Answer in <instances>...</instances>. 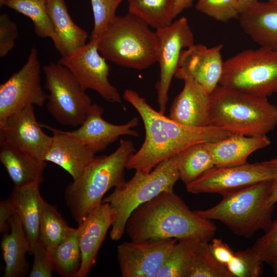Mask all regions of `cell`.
Listing matches in <instances>:
<instances>
[{"instance_id":"23","label":"cell","mask_w":277,"mask_h":277,"mask_svg":"<svg viewBox=\"0 0 277 277\" xmlns=\"http://www.w3.org/2000/svg\"><path fill=\"white\" fill-rule=\"evenodd\" d=\"M271 144L267 136H252L238 134L221 140L206 143L215 166H227L247 162L248 157Z\"/></svg>"},{"instance_id":"26","label":"cell","mask_w":277,"mask_h":277,"mask_svg":"<svg viewBox=\"0 0 277 277\" xmlns=\"http://www.w3.org/2000/svg\"><path fill=\"white\" fill-rule=\"evenodd\" d=\"M0 161L14 186L21 187L44 181L46 162L8 146H0Z\"/></svg>"},{"instance_id":"11","label":"cell","mask_w":277,"mask_h":277,"mask_svg":"<svg viewBox=\"0 0 277 277\" xmlns=\"http://www.w3.org/2000/svg\"><path fill=\"white\" fill-rule=\"evenodd\" d=\"M106 61L98 50L96 40L90 39L71 55L61 57L58 62L72 72L85 91L94 90L107 102L122 104L118 91L108 80L110 66Z\"/></svg>"},{"instance_id":"37","label":"cell","mask_w":277,"mask_h":277,"mask_svg":"<svg viewBox=\"0 0 277 277\" xmlns=\"http://www.w3.org/2000/svg\"><path fill=\"white\" fill-rule=\"evenodd\" d=\"M251 247L264 263L270 265L277 258V218Z\"/></svg>"},{"instance_id":"18","label":"cell","mask_w":277,"mask_h":277,"mask_svg":"<svg viewBox=\"0 0 277 277\" xmlns=\"http://www.w3.org/2000/svg\"><path fill=\"white\" fill-rule=\"evenodd\" d=\"M115 217V210L108 203L103 202L78 223L82 260L75 277H85L88 274L97 261L100 248Z\"/></svg>"},{"instance_id":"20","label":"cell","mask_w":277,"mask_h":277,"mask_svg":"<svg viewBox=\"0 0 277 277\" xmlns=\"http://www.w3.org/2000/svg\"><path fill=\"white\" fill-rule=\"evenodd\" d=\"M184 86L174 99L169 117L185 125L203 127L209 126L210 95L192 78H182Z\"/></svg>"},{"instance_id":"2","label":"cell","mask_w":277,"mask_h":277,"mask_svg":"<svg viewBox=\"0 0 277 277\" xmlns=\"http://www.w3.org/2000/svg\"><path fill=\"white\" fill-rule=\"evenodd\" d=\"M216 231L211 220L191 210L172 190L137 207L127 221L125 232L133 241L192 239L209 242Z\"/></svg>"},{"instance_id":"42","label":"cell","mask_w":277,"mask_h":277,"mask_svg":"<svg viewBox=\"0 0 277 277\" xmlns=\"http://www.w3.org/2000/svg\"><path fill=\"white\" fill-rule=\"evenodd\" d=\"M15 213L12 202L9 199L0 202V232L3 233L9 227L10 218Z\"/></svg>"},{"instance_id":"13","label":"cell","mask_w":277,"mask_h":277,"mask_svg":"<svg viewBox=\"0 0 277 277\" xmlns=\"http://www.w3.org/2000/svg\"><path fill=\"white\" fill-rule=\"evenodd\" d=\"M270 169L263 162L214 166L186 186L193 194L217 193L222 196L252 185L272 180Z\"/></svg>"},{"instance_id":"17","label":"cell","mask_w":277,"mask_h":277,"mask_svg":"<svg viewBox=\"0 0 277 277\" xmlns=\"http://www.w3.org/2000/svg\"><path fill=\"white\" fill-rule=\"evenodd\" d=\"M103 113L102 106L92 104L81 126L74 130L64 131L95 154L104 150L121 136H139L138 133L133 129L138 124L137 116L132 117L126 123L116 125L105 120L102 116Z\"/></svg>"},{"instance_id":"31","label":"cell","mask_w":277,"mask_h":277,"mask_svg":"<svg viewBox=\"0 0 277 277\" xmlns=\"http://www.w3.org/2000/svg\"><path fill=\"white\" fill-rule=\"evenodd\" d=\"M47 0H6V6L30 18L36 35L52 38L54 30L47 10Z\"/></svg>"},{"instance_id":"47","label":"cell","mask_w":277,"mask_h":277,"mask_svg":"<svg viewBox=\"0 0 277 277\" xmlns=\"http://www.w3.org/2000/svg\"><path fill=\"white\" fill-rule=\"evenodd\" d=\"M269 1L277 3V0H269Z\"/></svg>"},{"instance_id":"7","label":"cell","mask_w":277,"mask_h":277,"mask_svg":"<svg viewBox=\"0 0 277 277\" xmlns=\"http://www.w3.org/2000/svg\"><path fill=\"white\" fill-rule=\"evenodd\" d=\"M179 180L177 154L161 162L149 172L135 171L130 180L115 187L103 200L116 211L110 238L114 241L120 240L125 233L127 221L132 212L160 193L173 190Z\"/></svg>"},{"instance_id":"9","label":"cell","mask_w":277,"mask_h":277,"mask_svg":"<svg viewBox=\"0 0 277 277\" xmlns=\"http://www.w3.org/2000/svg\"><path fill=\"white\" fill-rule=\"evenodd\" d=\"M43 69L45 88L49 91L47 111L58 124L79 127L92 104L89 96L72 72L60 63L51 62Z\"/></svg>"},{"instance_id":"32","label":"cell","mask_w":277,"mask_h":277,"mask_svg":"<svg viewBox=\"0 0 277 277\" xmlns=\"http://www.w3.org/2000/svg\"><path fill=\"white\" fill-rule=\"evenodd\" d=\"M209 242L195 241L188 277H232L227 269L214 256Z\"/></svg>"},{"instance_id":"36","label":"cell","mask_w":277,"mask_h":277,"mask_svg":"<svg viewBox=\"0 0 277 277\" xmlns=\"http://www.w3.org/2000/svg\"><path fill=\"white\" fill-rule=\"evenodd\" d=\"M124 0H90L94 26L90 39L97 40L116 16V11Z\"/></svg>"},{"instance_id":"28","label":"cell","mask_w":277,"mask_h":277,"mask_svg":"<svg viewBox=\"0 0 277 277\" xmlns=\"http://www.w3.org/2000/svg\"><path fill=\"white\" fill-rule=\"evenodd\" d=\"M214 166L206 143L193 145L177 154V168L180 180L186 185Z\"/></svg>"},{"instance_id":"27","label":"cell","mask_w":277,"mask_h":277,"mask_svg":"<svg viewBox=\"0 0 277 277\" xmlns=\"http://www.w3.org/2000/svg\"><path fill=\"white\" fill-rule=\"evenodd\" d=\"M50 256L54 271L62 277H75L82 260L77 228H70Z\"/></svg>"},{"instance_id":"40","label":"cell","mask_w":277,"mask_h":277,"mask_svg":"<svg viewBox=\"0 0 277 277\" xmlns=\"http://www.w3.org/2000/svg\"><path fill=\"white\" fill-rule=\"evenodd\" d=\"M209 247L215 259L226 267L234 251L226 243L217 238H213L211 240Z\"/></svg>"},{"instance_id":"5","label":"cell","mask_w":277,"mask_h":277,"mask_svg":"<svg viewBox=\"0 0 277 277\" xmlns=\"http://www.w3.org/2000/svg\"><path fill=\"white\" fill-rule=\"evenodd\" d=\"M96 42L107 61L123 67L143 70L157 61L156 31L129 12L124 16L116 15Z\"/></svg>"},{"instance_id":"33","label":"cell","mask_w":277,"mask_h":277,"mask_svg":"<svg viewBox=\"0 0 277 277\" xmlns=\"http://www.w3.org/2000/svg\"><path fill=\"white\" fill-rule=\"evenodd\" d=\"M196 239L177 240L157 277H188Z\"/></svg>"},{"instance_id":"35","label":"cell","mask_w":277,"mask_h":277,"mask_svg":"<svg viewBox=\"0 0 277 277\" xmlns=\"http://www.w3.org/2000/svg\"><path fill=\"white\" fill-rule=\"evenodd\" d=\"M196 9L222 22L239 17L241 12L238 0H197Z\"/></svg>"},{"instance_id":"41","label":"cell","mask_w":277,"mask_h":277,"mask_svg":"<svg viewBox=\"0 0 277 277\" xmlns=\"http://www.w3.org/2000/svg\"><path fill=\"white\" fill-rule=\"evenodd\" d=\"M263 162L272 173L271 186L267 204L269 206H274L277 203V157Z\"/></svg>"},{"instance_id":"19","label":"cell","mask_w":277,"mask_h":277,"mask_svg":"<svg viewBox=\"0 0 277 277\" xmlns=\"http://www.w3.org/2000/svg\"><path fill=\"white\" fill-rule=\"evenodd\" d=\"M41 125L53 134L44 161L53 163L62 168L72 176L73 180L77 179L95 157V153L64 130L41 123Z\"/></svg>"},{"instance_id":"34","label":"cell","mask_w":277,"mask_h":277,"mask_svg":"<svg viewBox=\"0 0 277 277\" xmlns=\"http://www.w3.org/2000/svg\"><path fill=\"white\" fill-rule=\"evenodd\" d=\"M264 263L250 247L234 252L226 268L232 277H258L263 273Z\"/></svg>"},{"instance_id":"38","label":"cell","mask_w":277,"mask_h":277,"mask_svg":"<svg viewBox=\"0 0 277 277\" xmlns=\"http://www.w3.org/2000/svg\"><path fill=\"white\" fill-rule=\"evenodd\" d=\"M33 262L30 277H51L54 271L50 253L39 240L33 249Z\"/></svg>"},{"instance_id":"10","label":"cell","mask_w":277,"mask_h":277,"mask_svg":"<svg viewBox=\"0 0 277 277\" xmlns=\"http://www.w3.org/2000/svg\"><path fill=\"white\" fill-rule=\"evenodd\" d=\"M41 66L37 51L32 47L25 64L0 85V125L29 105L42 107L47 94L41 84Z\"/></svg>"},{"instance_id":"12","label":"cell","mask_w":277,"mask_h":277,"mask_svg":"<svg viewBox=\"0 0 277 277\" xmlns=\"http://www.w3.org/2000/svg\"><path fill=\"white\" fill-rule=\"evenodd\" d=\"M156 31L159 42L157 62L160 68V78L156 84L157 101L159 111L165 114L169 90L181 53L184 48L194 44V37L188 21L184 16Z\"/></svg>"},{"instance_id":"6","label":"cell","mask_w":277,"mask_h":277,"mask_svg":"<svg viewBox=\"0 0 277 277\" xmlns=\"http://www.w3.org/2000/svg\"><path fill=\"white\" fill-rule=\"evenodd\" d=\"M271 180L261 182L224 195L213 207L194 210L203 218L220 221L234 234L249 238L271 226L274 206L267 201Z\"/></svg>"},{"instance_id":"21","label":"cell","mask_w":277,"mask_h":277,"mask_svg":"<svg viewBox=\"0 0 277 277\" xmlns=\"http://www.w3.org/2000/svg\"><path fill=\"white\" fill-rule=\"evenodd\" d=\"M239 18L244 31L260 47L277 51V3L258 1Z\"/></svg>"},{"instance_id":"14","label":"cell","mask_w":277,"mask_h":277,"mask_svg":"<svg viewBox=\"0 0 277 277\" xmlns=\"http://www.w3.org/2000/svg\"><path fill=\"white\" fill-rule=\"evenodd\" d=\"M178 240L148 239L124 242L116 255L122 277H157Z\"/></svg>"},{"instance_id":"29","label":"cell","mask_w":277,"mask_h":277,"mask_svg":"<svg viewBox=\"0 0 277 277\" xmlns=\"http://www.w3.org/2000/svg\"><path fill=\"white\" fill-rule=\"evenodd\" d=\"M70 228L56 207L41 196L39 240L50 253L66 237Z\"/></svg>"},{"instance_id":"43","label":"cell","mask_w":277,"mask_h":277,"mask_svg":"<svg viewBox=\"0 0 277 277\" xmlns=\"http://www.w3.org/2000/svg\"><path fill=\"white\" fill-rule=\"evenodd\" d=\"M194 0H175L172 12L173 19L185 9L192 6Z\"/></svg>"},{"instance_id":"45","label":"cell","mask_w":277,"mask_h":277,"mask_svg":"<svg viewBox=\"0 0 277 277\" xmlns=\"http://www.w3.org/2000/svg\"><path fill=\"white\" fill-rule=\"evenodd\" d=\"M272 271L274 275L277 276V258L274 260L270 264Z\"/></svg>"},{"instance_id":"15","label":"cell","mask_w":277,"mask_h":277,"mask_svg":"<svg viewBox=\"0 0 277 277\" xmlns=\"http://www.w3.org/2000/svg\"><path fill=\"white\" fill-rule=\"evenodd\" d=\"M33 105H29L8 117L0 125V146H8L41 161L52 142L36 120Z\"/></svg>"},{"instance_id":"46","label":"cell","mask_w":277,"mask_h":277,"mask_svg":"<svg viewBox=\"0 0 277 277\" xmlns=\"http://www.w3.org/2000/svg\"><path fill=\"white\" fill-rule=\"evenodd\" d=\"M6 0H0V7L4 6V4Z\"/></svg>"},{"instance_id":"16","label":"cell","mask_w":277,"mask_h":277,"mask_svg":"<svg viewBox=\"0 0 277 277\" xmlns=\"http://www.w3.org/2000/svg\"><path fill=\"white\" fill-rule=\"evenodd\" d=\"M223 47L222 44L208 47L194 44L183 50L174 77L182 80L184 77H190L210 94L219 85L223 74Z\"/></svg>"},{"instance_id":"25","label":"cell","mask_w":277,"mask_h":277,"mask_svg":"<svg viewBox=\"0 0 277 277\" xmlns=\"http://www.w3.org/2000/svg\"><path fill=\"white\" fill-rule=\"evenodd\" d=\"M39 185L33 183L14 186L9 197L28 238L31 254L39 238Z\"/></svg>"},{"instance_id":"4","label":"cell","mask_w":277,"mask_h":277,"mask_svg":"<svg viewBox=\"0 0 277 277\" xmlns=\"http://www.w3.org/2000/svg\"><path fill=\"white\" fill-rule=\"evenodd\" d=\"M210 95L209 126L252 136L267 135L277 126V106L267 97L220 85Z\"/></svg>"},{"instance_id":"1","label":"cell","mask_w":277,"mask_h":277,"mask_svg":"<svg viewBox=\"0 0 277 277\" xmlns=\"http://www.w3.org/2000/svg\"><path fill=\"white\" fill-rule=\"evenodd\" d=\"M124 98L137 111L144 125L145 137L140 148L129 157L126 169L149 172L161 162L199 143L214 142L233 133L208 126L191 127L179 123L154 109L135 91L126 89Z\"/></svg>"},{"instance_id":"39","label":"cell","mask_w":277,"mask_h":277,"mask_svg":"<svg viewBox=\"0 0 277 277\" xmlns=\"http://www.w3.org/2000/svg\"><path fill=\"white\" fill-rule=\"evenodd\" d=\"M18 35L16 24L6 13L0 15V56L4 57L14 48Z\"/></svg>"},{"instance_id":"30","label":"cell","mask_w":277,"mask_h":277,"mask_svg":"<svg viewBox=\"0 0 277 277\" xmlns=\"http://www.w3.org/2000/svg\"><path fill=\"white\" fill-rule=\"evenodd\" d=\"M128 12L156 30L171 24L175 0H127Z\"/></svg>"},{"instance_id":"22","label":"cell","mask_w":277,"mask_h":277,"mask_svg":"<svg viewBox=\"0 0 277 277\" xmlns=\"http://www.w3.org/2000/svg\"><path fill=\"white\" fill-rule=\"evenodd\" d=\"M47 10L54 30L51 39L61 57L71 55L86 44L88 33L73 21L65 0H47Z\"/></svg>"},{"instance_id":"44","label":"cell","mask_w":277,"mask_h":277,"mask_svg":"<svg viewBox=\"0 0 277 277\" xmlns=\"http://www.w3.org/2000/svg\"><path fill=\"white\" fill-rule=\"evenodd\" d=\"M239 7L241 13L252 5L256 3L259 0H238Z\"/></svg>"},{"instance_id":"24","label":"cell","mask_w":277,"mask_h":277,"mask_svg":"<svg viewBox=\"0 0 277 277\" xmlns=\"http://www.w3.org/2000/svg\"><path fill=\"white\" fill-rule=\"evenodd\" d=\"M9 227L10 232L3 235L1 241L5 264L3 276H25L29 270L26 254L30 253V247L25 231L16 213L10 218Z\"/></svg>"},{"instance_id":"3","label":"cell","mask_w":277,"mask_h":277,"mask_svg":"<svg viewBox=\"0 0 277 277\" xmlns=\"http://www.w3.org/2000/svg\"><path fill=\"white\" fill-rule=\"evenodd\" d=\"M135 151L131 141L121 140L113 152L94 157L80 176L66 186L65 202L77 223L103 202L108 190L126 181L125 169L129 157Z\"/></svg>"},{"instance_id":"8","label":"cell","mask_w":277,"mask_h":277,"mask_svg":"<svg viewBox=\"0 0 277 277\" xmlns=\"http://www.w3.org/2000/svg\"><path fill=\"white\" fill-rule=\"evenodd\" d=\"M219 85L267 97L277 92V51L260 47L230 57L224 61Z\"/></svg>"}]
</instances>
